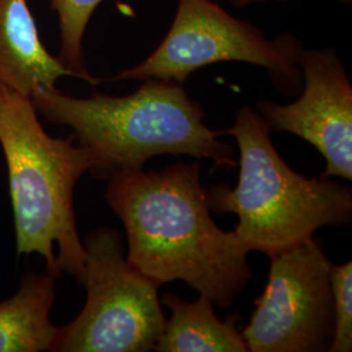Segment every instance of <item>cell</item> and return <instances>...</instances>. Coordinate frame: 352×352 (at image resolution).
I'll return each instance as SVG.
<instances>
[{"label": "cell", "instance_id": "3957f363", "mask_svg": "<svg viewBox=\"0 0 352 352\" xmlns=\"http://www.w3.org/2000/svg\"><path fill=\"white\" fill-rule=\"evenodd\" d=\"M0 145L8 168L19 254L43 257L55 278L76 277L87 252L76 226L74 196L91 158L75 138H52L30 97L0 85Z\"/></svg>", "mask_w": 352, "mask_h": 352}, {"label": "cell", "instance_id": "ba28073f", "mask_svg": "<svg viewBox=\"0 0 352 352\" xmlns=\"http://www.w3.org/2000/svg\"><path fill=\"white\" fill-rule=\"evenodd\" d=\"M302 96L289 104L256 106L270 129L289 132L312 144L327 161L322 176L352 179V85L334 49H302Z\"/></svg>", "mask_w": 352, "mask_h": 352}, {"label": "cell", "instance_id": "30bf717a", "mask_svg": "<svg viewBox=\"0 0 352 352\" xmlns=\"http://www.w3.org/2000/svg\"><path fill=\"white\" fill-rule=\"evenodd\" d=\"M162 302L170 309L164 331L154 346L157 352H248L236 327L238 314L221 321L214 304L200 295L196 302H184L174 292H166Z\"/></svg>", "mask_w": 352, "mask_h": 352}, {"label": "cell", "instance_id": "6da1fadb", "mask_svg": "<svg viewBox=\"0 0 352 352\" xmlns=\"http://www.w3.org/2000/svg\"><path fill=\"white\" fill-rule=\"evenodd\" d=\"M106 201L123 222L126 260L158 287L176 279L230 308L251 280V250L214 223L200 164H176L107 182Z\"/></svg>", "mask_w": 352, "mask_h": 352}, {"label": "cell", "instance_id": "9a60e30c", "mask_svg": "<svg viewBox=\"0 0 352 352\" xmlns=\"http://www.w3.org/2000/svg\"><path fill=\"white\" fill-rule=\"evenodd\" d=\"M337 1H340V3H343V4H351L352 0H337Z\"/></svg>", "mask_w": 352, "mask_h": 352}, {"label": "cell", "instance_id": "7c38bea8", "mask_svg": "<svg viewBox=\"0 0 352 352\" xmlns=\"http://www.w3.org/2000/svg\"><path fill=\"white\" fill-rule=\"evenodd\" d=\"M103 0H50L58 14L60 50L58 59L76 78L97 87L100 80L89 72L84 59V37L89 21Z\"/></svg>", "mask_w": 352, "mask_h": 352}, {"label": "cell", "instance_id": "9c48e42d", "mask_svg": "<svg viewBox=\"0 0 352 352\" xmlns=\"http://www.w3.org/2000/svg\"><path fill=\"white\" fill-rule=\"evenodd\" d=\"M72 74L38 34L28 0H0V85L33 98Z\"/></svg>", "mask_w": 352, "mask_h": 352}, {"label": "cell", "instance_id": "4fadbf2b", "mask_svg": "<svg viewBox=\"0 0 352 352\" xmlns=\"http://www.w3.org/2000/svg\"><path fill=\"white\" fill-rule=\"evenodd\" d=\"M334 337L330 352L352 351V263L331 265Z\"/></svg>", "mask_w": 352, "mask_h": 352}, {"label": "cell", "instance_id": "5bb4252c", "mask_svg": "<svg viewBox=\"0 0 352 352\" xmlns=\"http://www.w3.org/2000/svg\"><path fill=\"white\" fill-rule=\"evenodd\" d=\"M232 6L238 7V8H244L248 7L254 3H263V1H269V0H230ZM276 1H289V0H276Z\"/></svg>", "mask_w": 352, "mask_h": 352}, {"label": "cell", "instance_id": "52a82bcc", "mask_svg": "<svg viewBox=\"0 0 352 352\" xmlns=\"http://www.w3.org/2000/svg\"><path fill=\"white\" fill-rule=\"evenodd\" d=\"M267 285L241 331L251 352L329 351L334 337L333 263L314 238L270 258Z\"/></svg>", "mask_w": 352, "mask_h": 352}, {"label": "cell", "instance_id": "5b68a950", "mask_svg": "<svg viewBox=\"0 0 352 352\" xmlns=\"http://www.w3.org/2000/svg\"><path fill=\"white\" fill-rule=\"evenodd\" d=\"M122 239L113 228L87 236V258L75 277L87 289V302L72 322L58 327L51 351L154 350L166 324L160 287L128 263Z\"/></svg>", "mask_w": 352, "mask_h": 352}, {"label": "cell", "instance_id": "277c9868", "mask_svg": "<svg viewBox=\"0 0 352 352\" xmlns=\"http://www.w3.org/2000/svg\"><path fill=\"white\" fill-rule=\"evenodd\" d=\"M270 131L260 113L241 107L223 131L238 142V186L206 190L209 209L238 215L234 231L251 252L269 258L314 239L321 227L346 226L352 219L351 188L295 173L278 154Z\"/></svg>", "mask_w": 352, "mask_h": 352}, {"label": "cell", "instance_id": "7a4b0ae2", "mask_svg": "<svg viewBox=\"0 0 352 352\" xmlns=\"http://www.w3.org/2000/svg\"><path fill=\"white\" fill-rule=\"evenodd\" d=\"M32 101L46 122L72 128L77 144L91 158L89 173L98 180L142 171L160 154H187L213 161L214 167H235V151L219 140L223 131L204 123L200 103L182 84L148 78L132 94H93L77 98L58 89Z\"/></svg>", "mask_w": 352, "mask_h": 352}, {"label": "cell", "instance_id": "8992f818", "mask_svg": "<svg viewBox=\"0 0 352 352\" xmlns=\"http://www.w3.org/2000/svg\"><path fill=\"white\" fill-rule=\"evenodd\" d=\"M302 50L298 38L282 33L269 39L214 0H177L174 21L158 47L111 80L160 78L183 85L200 68L241 62L265 68L278 90L294 93L302 84L298 64Z\"/></svg>", "mask_w": 352, "mask_h": 352}, {"label": "cell", "instance_id": "8fae6325", "mask_svg": "<svg viewBox=\"0 0 352 352\" xmlns=\"http://www.w3.org/2000/svg\"><path fill=\"white\" fill-rule=\"evenodd\" d=\"M56 278L28 272L17 292L0 302V352L51 351L58 327L50 320Z\"/></svg>", "mask_w": 352, "mask_h": 352}]
</instances>
